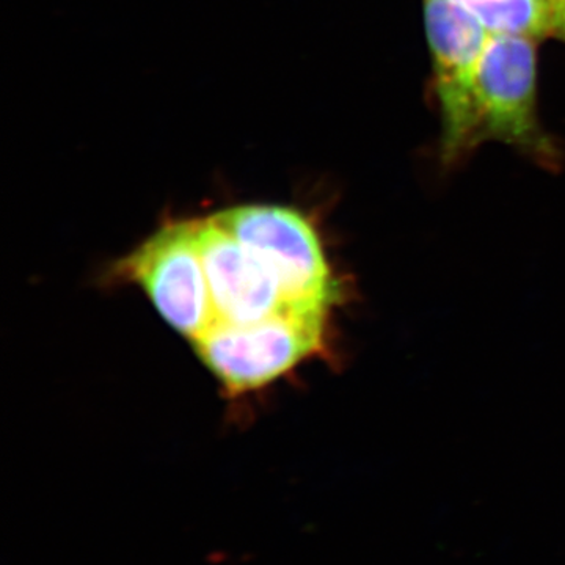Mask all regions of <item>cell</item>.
<instances>
[{"instance_id": "cell-5", "label": "cell", "mask_w": 565, "mask_h": 565, "mask_svg": "<svg viewBox=\"0 0 565 565\" xmlns=\"http://www.w3.org/2000/svg\"><path fill=\"white\" fill-rule=\"evenodd\" d=\"M435 88L444 125V156L455 161L478 145L475 88L489 32L452 0H424Z\"/></svg>"}, {"instance_id": "cell-3", "label": "cell", "mask_w": 565, "mask_h": 565, "mask_svg": "<svg viewBox=\"0 0 565 565\" xmlns=\"http://www.w3.org/2000/svg\"><path fill=\"white\" fill-rule=\"evenodd\" d=\"M115 277L136 282L166 322L192 343L215 323L196 221L163 225L117 264Z\"/></svg>"}, {"instance_id": "cell-1", "label": "cell", "mask_w": 565, "mask_h": 565, "mask_svg": "<svg viewBox=\"0 0 565 565\" xmlns=\"http://www.w3.org/2000/svg\"><path fill=\"white\" fill-rule=\"evenodd\" d=\"M211 217L274 274L294 307L332 315L341 300V285L318 230L302 212L273 204H244Z\"/></svg>"}, {"instance_id": "cell-7", "label": "cell", "mask_w": 565, "mask_h": 565, "mask_svg": "<svg viewBox=\"0 0 565 565\" xmlns=\"http://www.w3.org/2000/svg\"><path fill=\"white\" fill-rule=\"evenodd\" d=\"M490 35L565 41V0H452Z\"/></svg>"}, {"instance_id": "cell-6", "label": "cell", "mask_w": 565, "mask_h": 565, "mask_svg": "<svg viewBox=\"0 0 565 565\" xmlns=\"http://www.w3.org/2000/svg\"><path fill=\"white\" fill-rule=\"evenodd\" d=\"M196 241L215 323L247 326L289 310L307 311L294 307L274 274L214 218L196 221Z\"/></svg>"}, {"instance_id": "cell-4", "label": "cell", "mask_w": 565, "mask_h": 565, "mask_svg": "<svg viewBox=\"0 0 565 565\" xmlns=\"http://www.w3.org/2000/svg\"><path fill=\"white\" fill-rule=\"evenodd\" d=\"M537 58L533 39L490 35L476 77V137L497 139L552 158L537 120Z\"/></svg>"}, {"instance_id": "cell-2", "label": "cell", "mask_w": 565, "mask_h": 565, "mask_svg": "<svg viewBox=\"0 0 565 565\" xmlns=\"http://www.w3.org/2000/svg\"><path fill=\"white\" fill-rule=\"evenodd\" d=\"M330 315L289 310L262 322H217L193 349L230 394L263 388L327 351Z\"/></svg>"}]
</instances>
